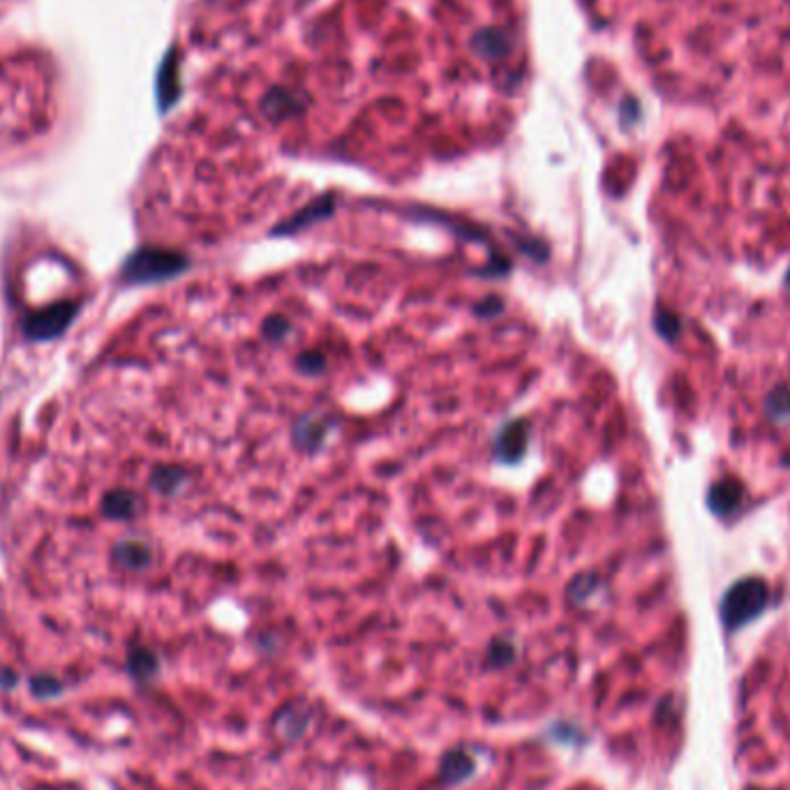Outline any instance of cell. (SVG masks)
<instances>
[{
	"label": "cell",
	"instance_id": "obj_1",
	"mask_svg": "<svg viewBox=\"0 0 790 790\" xmlns=\"http://www.w3.org/2000/svg\"><path fill=\"white\" fill-rule=\"evenodd\" d=\"M765 604H767V585L760 578H747L728 592L722 605V615L726 624H744L758 615Z\"/></svg>",
	"mask_w": 790,
	"mask_h": 790
},
{
	"label": "cell",
	"instance_id": "obj_2",
	"mask_svg": "<svg viewBox=\"0 0 790 790\" xmlns=\"http://www.w3.org/2000/svg\"><path fill=\"white\" fill-rule=\"evenodd\" d=\"M742 483H738L735 478H726V481H719L716 486H712L710 495H707V504L714 513L731 515L742 506Z\"/></svg>",
	"mask_w": 790,
	"mask_h": 790
},
{
	"label": "cell",
	"instance_id": "obj_3",
	"mask_svg": "<svg viewBox=\"0 0 790 790\" xmlns=\"http://www.w3.org/2000/svg\"><path fill=\"white\" fill-rule=\"evenodd\" d=\"M767 412L775 416V419H784V416L790 414V388L788 386H781V388H776V391L769 393Z\"/></svg>",
	"mask_w": 790,
	"mask_h": 790
},
{
	"label": "cell",
	"instance_id": "obj_4",
	"mask_svg": "<svg viewBox=\"0 0 790 790\" xmlns=\"http://www.w3.org/2000/svg\"><path fill=\"white\" fill-rule=\"evenodd\" d=\"M32 691H35L40 698H49V695L59 694L60 685H56V679H51V677H38V679H32Z\"/></svg>",
	"mask_w": 790,
	"mask_h": 790
},
{
	"label": "cell",
	"instance_id": "obj_5",
	"mask_svg": "<svg viewBox=\"0 0 790 790\" xmlns=\"http://www.w3.org/2000/svg\"><path fill=\"white\" fill-rule=\"evenodd\" d=\"M785 285L790 286V273H788V276H785Z\"/></svg>",
	"mask_w": 790,
	"mask_h": 790
}]
</instances>
